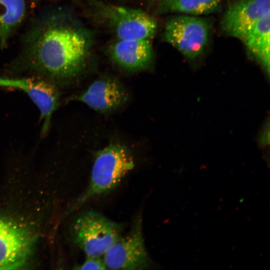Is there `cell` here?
Instances as JSON below:
<instances>
[{
  "label": "cell",
  "mask_w": 270,
  "mask_h": 270,
  "mask_svg": "<svg viewBox=\"0 0 270 270\" xmlns=\"http://www.w3.org/2000/svg\"><path fill=\"white\" fill-rule=\"evenodd\" d=\"M92 47L90 32L71 14L58 8L48 10L30 28L20 56L8 70L40 77L58 88L84 68Z\"/></svg>",
  "instance_id": "1"
},
{
  "label": "cell",
  "mask_w": 270,
  "mask_h": 270,
  "mask_svg": "<svg viewBox=\"0 0 270 270\" xmlns=\"http://www.w3.org/2000/svg\"><path fill=\"white\" fill-rule=\"evenodd\" d=\"M134 166L130 150L121 144H110L96 154L89 184L76 202L78 207L92 198L114 190Z\"/></svg>",
  "instance_id": "2"
},
{
  "label": "cell",
  "mask_w": 270,
  "mask_h": 270,
  "mask_svg": "<svg viewBox=\"0 0 270 270\" xmlns=\"http://www.w3.org/2000/svg\"><path fill=\"white\" fill-rule=\"evenodd\" d=\"M122 226L102 214L88 210L74 222L72 235L86 257L102 256L122 235Z\"/></svg>",
  "instance_id": "3"
},
{
  "label": "cell",
  "mask_w": 270,
  "mask_h": 270,
  "mask_svg": "<svg viewBox=\"0 0 270 270\" xmlns=\"http://www.w3.org/2000/svg\"><path fill=\"white\" fill-rule=\"evenodd\" d=\"M96 8L118 40H150L156 33V20L141 10L100 2H96Z\"/></svg>",
  "instance_id": "4"
},
{
  "label": "cell",
  "mask_w": 270,
  "mask_h": 270,
  "mask_svg": "<svg viewBox=\"0 0 270 270\" xmlns=\"http://www.w3.org/2000/svg\"><path fill=\"white\" fill-rule=\"evenodd\" d=\"M163 35L166 42L186 58L194 60L202 55L207 46L210 27L203 18L180 15L168 20Z\"/></svg>",
  "instance_id": "5"
},
{
  "label": "cell",
  "mask_w": 270,
  "mask_h": 270,
  "mask_svg": "<svg viewBox=\"0 0 270 270\" xmlns=\"http://www.w3.org/2000/svg\"><path fill=\"white\" fill-rule=\"evenodd\" d=\"M107 269L145 270L150 260L142 233V220L138 217L130 230L122 235L103 255Z\"/></svg>",
  "instance_id": "6"
},
{
  "label": "cell",
  "mask_w": 270,
  "mask_h": 270,
  "mask_svg": "<svg viewBox=\"0 0 270 270\" xmlns=\"http://www.w3.org/2000/svg\"><path fill=\"white\" fill-rule=\"evenodd\" d=\"M0 87L12 88L26 93L38 108L40 120L43 123L41 136L48 132L52 116L60 104L58 88L54 84L40 77L0 76Z\"/></svg>",
  "instance_id": "7"
},
{
  "label": "cell",
  "mask_w": 270,
  "mask_h": 270,
  "mask_svg": "<svg viewBox=\"0 0 270 270\" xmlns=\"http://www.w3.org/2000/svg\"><path fill=\"white\" fill-rule=\"evenodd\" d=\"M32 240L25 227L0 216V270L22 266L32 249Z\"/></svg>",
  "instance_id": "8"
},
{
  "label": "cell",
  "mask_w": 270,
  "mask_h": 270,
  "mask_svg": "<svg viewBox=\"0 0 270 270\" xmlns=\"http://www.w3.org/2000/svg\"><path fill=\"white\" fill-rule=\"evenodd\" d=\"M128 98L127 91L120 82L105 76L96 80L84 92L70 100L81 102L96 110L107 112L122 106Z\"/></svg>",
  "instance_id": "9"
},
{
  "label": "cell",
  "mask_w": 270,
  "mask_h": 270,
  "mask_svg": "<svg viewBox=\"0 0 270 270\" xmlns=\"http://www.w3.org/2000/svg\"><path fill=\"white\" fill-rule=\"evenodd\" d=\"M270 0H236L228 7L222 28L228 35L240 40L270 8Z\"/></svg>",
  "instance_id": "10"
},
{
  "label": "cell",
  "mask_w": 270,
  "mask_h": 270,
  "mask_svg": "<svg viewBox=\"0 0 270 270\" xmlns=\"http://www.w3.org/2000/svg\"><path fill=\"white\" fill-rule=\"evenodd\" d=\"M108 52L118 66L132 72L147 68L154 56L150 39H117L109 46Z\"/></svg>",
  "instance_id": "11"
},
{
  "label": "cell",
  "mask_w": 270,
  "mask_h": 270,
  "mask_svg": "<svg viewBox=\"0 0 270 270\" xmlns=\"http://www.w3.org/2000/svg\"><path fill=\"white\" fill-rule=\"evenodd\" d=\"M270 36L268 10L240 38L268 74L270 70Z\"/></svg>",
  "instance_id": "12"
},
{
  "label": "cell",
  "mask_w": 270,
  "mask_h": 270,
  "mask_svg": "<svg viewBox=\"0 0 270 270\" xmlns=\"http://www.w3.org/2000/svg\"><path fill=\"white\" fill-rule=\"evenodd\" d=\"M25 0H0V48L7 44L24 20Z\"/></svg>",
  "instance_id": "13"
},
{
  "label": "cell",
  "mask_w": 270,
  "mask_h": 270,
  "mask_svg": "<svg viewBox=\"0 0 270 270\" xmlns=\"http://www.w3.org/2000/svg\"><path fill=\"white\" fill-rule=\"evenodd\" d=\"M220 6L221 0H158L156 12L196 16L217 12Z\"/></svg>",
  "instance_id": "14"
},
{
  "label": "cell",
  "mask_w": 270,
  "mask_h": 270,
  "mask_svg": "<svg viewBox=\"0 0 270 270\" xmlns=\"http://www.w3.org/2000/svg\"><path fill=\"white\" fill-rule=\"evenodd\" d=\"M76 270H108L103 258L98 257H86L84 262L76 268Z\"/></svg>",
  "instance_id": "15"
}]
</instances>
